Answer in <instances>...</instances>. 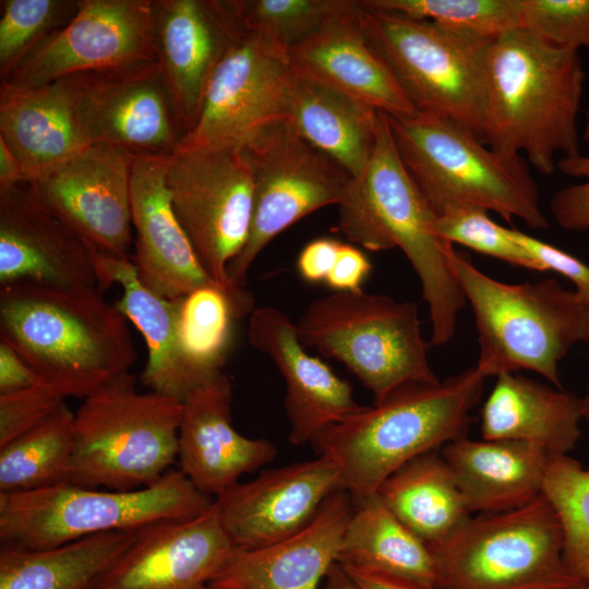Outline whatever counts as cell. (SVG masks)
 <instances>
[{
    "instance_id": "6da1fadb",
    "label": "cell",
    "mask_w": 589,
    "mask_h": 589,
    "mask_svg": "<svg viewBox=\"0 0 589 589\" xmlns=\"http://www.w3.org/2000/svg\"><path fill=\"white\" fill-rule=\"evenodd\" d=\"M578 50L518 27L490 39L485 55L483 142L508 156L526 154L541 173L555 155H580L577 118L585 84Z\"/></svg>"
},
{
    "instance_id": "7a4b0ae2",
    "label": "cell",
    "mask_w": 589,
    "mask_h": 589,
    "mask_svg": "<svg viewBox=\"0 0 589 589\" xmlns=\"http://www.w3.org/2000/svg\"><path fill=\"white\" fill-rule=\"evenodd\" d=\"M0 340L65 398H85L137 358L127 318L98 287L0 286Z\"/></svg>"
},
{
    "instance_id": "3957f363",
    "label": "cell",
    "mask_w": 589,
    "mask_h": 589,
    "mask_svg": "<svg viewBox=\"0 0 589 589\" xmlns=\"http://www.w3.org/2000/svg\"><path fill=\"white\" fill-rule=\"evenodd\" d=\"M338 211L339 229L348 240L370 251L404 252L429 306L430 344H446L466 303L449 262L453 244L435 235L436 213L405 167L383 111L369 163L351 179Z\"/></svg>"
},
{
    "instance_id": "277c9868",
    "label": "cell",
    "mask_w": 589,
    "mask_h": 589,
    "mask_svg": "<svg viewBox=\"0 0 589 589\" xmlns=\"http://www.w3.org/2000/svg\"><path fill=\"white\" fill-rule=\"evenodd\" d=\"M484 378L474 365L437 383L407 384L330 425L312 445L359 501L410 460L465 436Z\"/></svg>"
},
{
    "instance_id": "5b68a950",
    "label": "cell",
    "mask_w": 589,
    "mask_h": 589,
    "mask_svg": "<svg viewBox=\"0 0 589 589\" xmlns=\"http://www.w3.org/2000/svg\"><path fill=\"white\" fill-rule=\"evenodd\" d=\"M449 262L474 314L478 371L486 377L531 370L562 388L558 362L574 345L589 341V301L553 278L502 283L455 250Z\"/></svg>"
},
{
    "instance_id": "8992f818",
    "label": "cell",
    "mask_w": 589,
    "mask_h": 589,
    "mask_svg": "<svg viewBox=\"0 0 589 589\" xmlns=\"http://www.w3.org/2000/svg\"><path fill=\"white\" fill-rule=\"evenodd\" d=\"M387 118L405 167L436 215L472 205L507 221L519 218L529 228L548 226L537 183L519 155L498 153L443 117L414 111Z\"/></svg>"
},
{
    "instance_id": "52a82bcc",
    "label": "cell",
    "mask_w": 589,
    "mask_h": 589,
    "mask_svg": "<svg viewBox=\"0 0 589 589\" xmlns=\"http://www.w3.org/2000/svg\"><path fill=\"white\" fill-rule=\"evenodd\" d=\"M182 401L140 393L123 373L83 398L74 413L68 483L131 491L157 482L178 457Z\"/></svg>"
},
{
    "instance_id": "ba28073f",
    "label": "cell",
    "mask_w": 589,
    "mask_h": 589,
    "mask_svg": "<svg viewBox=\"0 0 589 589\" xmlns=\"http://www.w3.org/2000/svg\"><path fill=\"white\" fill-rule=\"evenodd\" d=\"M214 501L181 470L131 491L62 483L0 493V546L48 549L99 533L188 520L207 512Z\"/></svg>"
},
{
    "instance_id": "9c48e42d",
    "label": "cell",
    "mask_w": 589,
    "mask_h": 589,
    "mask_svg": "<svg viewBox=\"0 0 589 589\" xmlns=\"http://www.w3.org/2000/svg\"><path fill=\"white\" fill-rule=\"evenodd\" d=\"M297 326L304 346L347 366L374 402L407 384L440 382L412 301L335 291L310 302Z\"/></svg>"
},
{
    "instance_id": "30bf717a",
    "label": "cell",
    "mask_w": 589,
    "mask_h": 589,
    "mask_svg": "<svg viewBox=\"0 0 589 589\" xmlns=\"http://www.w3.org/2000/svg\"><path fill=\"white\" fill-rule=\"evenodd\" d=\"M358 19L368 43L416 111L449 119L483 142L490 39L376 9L363 0L358 1Z\"/></svg>"
},
{
    "instance_id": "8fae6325",
    "label": "cell",
    "mask_w": 589,
    "mask_h": 589,
    "mask_svg": "<svg viewBox=\"0 0 589 589\" xmlns=\"http://www.w3.org/2000/svg\"><path fill=\"white\" fill-rule=\"evenodd\" d=\"M437 589H533L586 584L567 569L561 521L543 494L525 506L471 515L426 544Z\"/></svg>"
},
{
    "instance_id": "7c38bea8",
    "label": "cell",
    "mask_w": 589,
    "mask_h": 589,
    "mask_svg": "<svg viewBox=\"0 0 589 589\" xmlns=\"http://www.w3.org/2000/svg\"><path fill=\"white\" fill-rule=\"evenodd\" d=\"M242 147L253 175V212L245 245L227 271L233 288H244L252 264L276 236L322 207L338 206L352 179L286 119L261 125Z\"/></svg>"
},
{
    "instance_id": "4fadbf2b",
    "label": "cell",
    "mask_w": 589,
    "mask_h": 589,
    "mask_svg": "<svg viewBox=\"0 0 589 589\" xmlns=\"http://www.w3.org/2000/svg\"><path fill=\"white\" fill-rule=\"evenodd\" d=\"M166 183L173 212L207 274L233 288L230 263L248 240L253 212V175L242 144L177 148Z\"/></svg>"
},
{
    "instance_id": "5bb4252c",
    "label": "cell",
    "mask_w": 589,
    "mask_h": 589,
    "mask_svg": "<svg viewBox=\"0 0 589 589\" xmlns=\"http://www.w3.org/2000/svg\"><path fill=\"white\" fill-rule=\"evenodd\" d=\"M151 3L80 0L71 22L0 75V86L32 88L74 74L158 61Z\"/></svg>"
},
{
    "instance_id": "9a60e30c",
    "label": "cell",
    "mask_w": 589,
    "mask_h": 589,
    "mask_svg": "<svg viewBox=\"0 0 589 589\" xmlns=\"http://www.w3.org/2000/svg\"><path fill=\"white\" fill-rule=\"evenodd\" d=\"M86 142L170 157L185 131L158 61L71 75Z\"/></svg>"
},
{
    "instance_id": "2e32d148",
    "label": "cell",
    "mask_w": 589,
    "mask_h": 589,
    "mask_svg": "<svg viewBox=\"0 0 589 589\" xmlns=\"http://www.w3.org/2000/svg\"><path fill=\"white\" fill-rule=\"evenodd\" d=\"M130 153L91 144L31 184L47 206L95 251L132 259Z\"/></svg>"
},
{
    "instance_id": "e0dca14e",
    "label": "cell",
    "mask_w": 589,
    "mask_h": 589,
    "mask_svg": "<svg viewBox=\"0 0 589 589\" xmlns=\"http://www.w3.org/2000/svg\"><path fill=\"white\" fill-rule=\"evenodd\" d=\"M288 58L244 29L206 87L194 129L178 148L242 144L261 125L284 119Z\"/></svg>"
},
{
    "instance_id": "ac0fdd59",
    "label": "cell",
    "mask_w": 589,
    "mask_h": 589,
    "mask_svg": "<svg viewBox=\"0 0 589 589\" xmlns=\"http://www.w3.org/2000/svg\"><path fill=\"white\" fill-rule=\"evenodd\" d=\"M158 62L185 135L217 65L244 32L233 0H152Z\"/></svg>"
},
{
    "instance_id": "d6986e66",
    "label": "cell",
    "mask_w": 589,
    "mask_h": 589,
    "mask_svg": "<svg viewBox=\"0 0 589 589\" xmlns=\"http://www.w3.org/2000/svg\"><path fill=\"white\" fill-rule=\"evenodd\" d=\"M344 490L324 455L261 473L215 497L220 524L236 549H259L303 528L333 493Z\"/></svg>"
},
{
    "instance_id": "ffe728a7",
    "label": "cell",
    "mask_w": 589,
    "mask_h": 589,
    "mask_svg": "<svg viewBox=\"0 0 589 589\" xmlns=\"http://www.w3.org/2000/svg\"><path fill=\"white\" fill-rule=\"evenodd\" d=\"M98 287L93 249L31 183L0 190V286Z\"/></svg>"
},
{
    "instance_id": "44dd1931",
    "label": "cell",
    "mask_w": 589,
    "mask_h": 589,
    "mask_svg": "<svg viewBox=\"0 0 589 589\" xmlns=\"http://www.w3.org/2000/svg\"><path fill=\"white\" fill-rule=\"evenodd\" d=\"M232 550L214 501L195 518L139 529L96 589H197L212 581Z\"/></svg>"
},
{
    "instance_id": "7402d4cb",
    "label": "cell",
    "mask_w": 589,
    "mask_h": 589,
    "mask_svg": "<svg viewBox=\"0 0 589 589\" xmlns=\"http://www.w3.org/2000/svg\"><path fill=\"white\" fill-rule=\"evenodd\" d=\"M248 337L253 348L274 362L285 381L292 445L312 444L327 428L362 408L349 383L305 350L297 323L286 313L267 305L253 310Z\"/></svg>"
},
{
    "instance_id": "603a6c76",
    "label": "cell",
    "mask_w": 589,
    "mask_h": 589,
    "mask_svg": "<svg viewBox=\"0 0 589 589\" xmlns=\"http://www.w3.org/2000/svg\"><path fill=\"white\" fill-rule=\"evenodd\" d=\"M276 455L272 442L245 437L233 428L232 384L224 372L182 401L177 458L203 493L217 497Z\"/></svg>"
},
{
    "instance_id": "cb8c5ba5",
    "label": "cell",
    "mask_w": 589,
    "mask_h": 589,
    "mask_svg": "<svg viewBox=\"0 0 589 589\" xmlns=\"http://www.w3.org/2000/svg\"><path fill=\"white\" fill-rule=\"evenodd\" d=\"M168 159L134 157L132 261L145 286L164 298L178 299L203 287L220 286L204 269L173 212L166 183Z\"/></svg>"
},
{
    "instance_id": "d4e9b609",
    "label": "cell",
    "mask_w": 589,
    "mask_h": 589,
    "mask_svg": "<svg viewBox=\"0 0 589 589\" xmlns=\"http://www.w3.org/2000/svg\"><path fill=\"white\" fill-rule=\"evenodd\" d=\"M352 510L347 491L333 493L293 534L259 549L233 548L208 584L226 589H317L337 563Z\"/></svg>"
},
{
    "instance_id": "484cf974",
    "label": "cell",
    "mask_w": 589,
    "mask_h": 589,
    "mask_svg": "<svg viewBox=\"0 0 589 589\" xmlns=\"http://www.w3.org/2000/svg\"><path fill=\"white\" fill-rule=\"evenodd\" d=\"M290 65L388 116L416 110L394 74L368 43L358 1L329 17L288 52Z\"/></svg>"
},
{
    "instance_id": "4316f807",
    "label": "cell",
    "mask_w": 589,
    "mask_h": 589,
    "mask_svg": "<svg viewBox=\"0 0 589 589\" xmlns=\"http://www.w3.org/2000/svg\"><path fill=\"white\" fill-rule=\"evenodd\" d=\"M0 137L20 159L28 183L87 147L72 76L32 88L0 86Z\"/></svg>"
},
{
    "instance_id": "83f0119b",
    "label": "cell",
    "mask_w": 589,
    "mask_h": 589,
    "mask_svg": "<svg viewBox=\"0 0 589 589\" xmlns=\"http://www.w3.org/2000/svg\"><path fill=\"white\" fill-rule=\"evenodd\" d=\"M442 450L472 515L515 509L539 497L553 457L533 444L467 435Z\"/></svg>"
},
{
    "instance_id": "f1b7e54d",
    "label": "cell",
    "mask_w": 589,
    "mask_h": 589,
    "mask_svg": "<svg viewBox=\"0 0 589 589\" xmlns=\"http://www.w3.org/2000/svg\"><path fill=\"white\" fill-rule=\"evenodd\" d=\"M93 263L100 290L113 284L122 288L113 304L145 339L148 358L142 373L143 384L151 392L183 401L196 385L176 334L180 298H164L145 286L132 259L110 256L93 249Z\"/></svg>"
},
{
    "instance_id": "f546056e",
    "label": "cell",
    "mask_w": 589,
    "mask_h": 589,
    "mask_svg": "<svg viewBox=\"0 0 589 589\" xmlns=\"http://www.w3.org/2000/svg\"><path fill=\"white\" fill-rule=\"evenodd\" d=\"M378 111L291 67L284 119L353 179L363 173L371 157Z\"/></svg>"
},
{
    "instance_id": "4dcf8cb0",
    "label": "cell",
    "mask_w": 589,
    "mask_h": 589,
    "mask_svg": "<svg viewBox=\"0 0 589 589\" xmlns=\"http://www.w3.org/2000/svg\"><path fill=\"white\" fill-rule=\"evenodd\" d=\"M581 398L516 373L496 376L481 410L483 440L533 444L551 456L567 455L581 431Z\"/></svg>"
},
{
    "instance_id": "1f68e13d",
    "label": "cell",
    "mask_w": 589,
    "mask_h": 589,
    "mask_svg": "<svg viewBox=\"0 0 589 589\" xmlns=\"http://www.w3.org/2000/svg\"><path fill=\"white\" fill-rule=\"evenodd\" d=\"M136 533L112 531L38 550L0 546V589H96Z\"/></svg>"
},
{
    "instance_id": "d6a6232c",
    "label": "cell",
    "mask_w": 589,
    "mask_h": 589,
    "mask_svg": "<svg viewBox=\"0 0 589 589\" xmlns=\"http://www.w3.org/2000/svg\"><path fill=\"white\" fill-rule=\"evenodd\" d=\"M376 493L385 506L426 544L445 538L472 515L452 470L435 450L400 467Z\"/></svg>"
},
{
    "instance_id": "836d02e7",
    "label": "cell",
    "mask_w": 589,
    "mask_h": 589,
    "mask_svg": "<svg viewBox=\"0 0 589 589\" xmlns=\"http://www.w3.org/2000/svg\"><path fill=\"white\" fill-rule=\"evenodd\" d=\"M337 563L435 587V565L426 543L385 506L377 493L353 502Z\"/></svg>"
},
{
    "instance_id": "e575fe53",
    "label": "cell",
    "mask_w": 589,
    "mask_h": 589,
    "mask_svg": "<svg viewBox=\"0 0 589 589\" xmlns=\"http://www.w3.org/2000/svg\"><path fill=\"white\" fill-rule=\"evenodd\" d=\"M253 311L245 289L203 287L179 299L176 334L196 388L223 373L233 324Z\"/></svg>"
},
{
    "instance_id": "d590c367",
    "label": "cell",
    "mask_w": 589,
    "mask_h": 589,
    "mask_svg": "<svg viewBox=\"0 0 589 589\" xmlns=\"http://www.w3.org/2000/svg\"><path fill=\"white\" fill-rule=\"evenodd\" d=\"M74 412L64 402L45 421L0 447V493L68 483Z\"/></svg>"
},
{
    "instance_id": "8d00e7d4",
    "label": "cell",
    "mask_w": 589,
    "mask_h": 589,
    "mask_svg": "<svg viewBox=\"0 0 589 589\" xmlns=\"http://www.w3.org/2000/svg\"><path fill=\"white\" fill-rule=\"evenodd\" d=\"M542 494L554 508L563 529V557L569 573L589 581V467L568 455L553 456Z\"/></svg>"
},
{
    "instance_id": "74e56055",
    "label": "cell",
    "mask_w": 589,
    "mask_h": 589,
    "mask_svg": "<svg viewBox=\"0 0 589 589\" xmlns=\"http://www.w3.org/2000/svg\"><path fill=\"white\" fill-rule=\"evenodd\" d=\"M352 0H233L244 29L288 58L289 50Z\"/></svg>"
},
{
    "instance_id": "f35d334b",
    "label": "cell",
    "mask_w": 589,
    "mask_h": 589,
    "mask_svg": "<svg viewBox=\"0 0 589 589\" xmlns=\"http://www.w3.org/2000/svg\"><path fill=\"white\" fill-rule=\"evenodd\" d=\"M370 7L491 39L524 27L520 0H363Z\"/></svg>"
},
{
    "instance_id": "ab89813d",
    "label": "cell",
    "mask_w": 589,
    "mask_h": 589,
    "mask_svg": "<svg viewBox=\"0 0 589 589\" xmlns=\"http://www.w3.org/2000/svg\"><path fill=\"white\" fill-rule=\"evenodd\" d=\"M0 75L75 16L80 0H1Z\"/></svg>"
},
{
    "instance_id": "60d3db41",
    "label": "cell",
    "mask_w": 589,
    "mask_h": 589,
    "mask_svg": "<svg viewBox=\"0 0 589 589\" xmlns=\"http://www.w3.org/2000/svg\"><path fill=\"white\" fill-rule=\"evenodd\" d=\"M433 230L452 244H462L513 266L544 272L541 264L513 239L508 228L493 221L482 207H448L436 215Z\"/></svg>"
},
{
    "instance_id": "b9f144b4",
    "label": "cell",
    "mask_w": 589,
    "mask_h": 589,
    "mask_svg": "<svg viewBox=\"0 0 589 589\" xmlns=\"http://www.w3.org/2000/svg\"><path fill=\"white\" fill-rule=\"evenodd\" d=\"M524 27L568 49L589 50V0H520Z\"/></svg>"
},
{
    "instance_id": "7bdbcfd3",
    "label": "cell",
    "mask_w": 589,
    "mask_h": 589,
    "mask_svg": "<svg viewBox=\"0 0 589 589\" xmlns=\"http://www.w3.org/2000/svg\"><path fill=\"white\" fill-rule=\"evenodd\" d=\"M64 398L47 383L0 394V447L45 421Z\"/></svg>"
},
{
    "instance_id": "ee69618b",
    "label": "cell",
    "mask_w": 589,
    "mask_h": 589,
    "mask_svg": "<svg viewBox=\"0 0 589 589\" xmlns=\"http://www.w3.org/2000/svg\"><path fill=\"white\" fill-rule=\"evenodd\" d=\"M556 168L564 175L582 178L584 182L558 190L551 201V213L564 229H589V155L563 157Z\"/></svg>"
},
{
    "instance_id": "f6af8a7d",
    "label": "cell",
    "mask_w": 589,
    "mask_h": 589,
    "mask_svg": "<svg viewBox=\"0 0 589 589\" xmlns=\"http://www.w3.org/2000/svg\"><path fill=\"white\" fill-rule=\"evenodd\" d=\"M508 230L513 239L541 264L543 271H554L567 277L575 284L576 291L589 301V266L587 264L516 228H508Z\"/></svg>"
},
{
    "instance_id": "bcb514c9",
    "label": "cell",
    "mask_w": 589,
    "mask_h": 589,
    "mask_svg": "<svg viewBox=\"0 0 589 589\" xmlns=\"http://www.w3.org/2000/svg\"><path fill=\"white\" fill-rule=\"evenodd\" d=\"M371 269L372 264L361 250L341 243L325 284L335 291H359Z\"/></svg>"
},
{
    "instance_id": "7dc6e473",
    "label": "cell",
    "mask_w": 589,
    "mask_h": 589,
    "mask_svg": "<svg viewBox=\"0 0 589 589\" xmlns=\"http://www.w3.org/2000/svg\"><path fill=\"white\" fill-rule=\"evenodd\" d=\"M341 243L333 238H318L305 244L297 259L301 278L310 284L325 283Z\"/></svg>"
},
{
    "instance_id": "c3c4849f",
    "label": "cell",
    "mask_w": 589,
    "mask_h": 589,
    "mask_svg": "<svg viewBox=\"0 0 589 589\" xmlns=\"http://www.w3.org/2000/svg\"><path fill=\"white\" fill-rule=\"evenodd\" d=\"M45 383L25 360L5 341L0 340V394Z\"/></svg>"
},
{
    "instance_id": "681fc988",
    "label": "cell",
    "mask_w": 589,
    "mask_h": 589,
    "mask_svg": "<svg viewBox=\"0 0 589 589\" xmlns=\"http://www.w3.org/2000/svg\"><path fill=\"white\" fill-rule=\"evenodd\" d=\"M342 568L359 589H437L434 586L423 585L374 569L360 567Z\"/></svg>"
},
{
    "instance_id": "f907efd6",
    "label": "cell",
    "mask_w": 589,
    "mask_h": 589,
    "mask_svg": "<svg viewBox=\"0 0 589 589\" xmlns=\"http://www.w3.org/2000/svg\"><path fill=\"white\" fill-rule=\"evenodd\" d=\"M28 183L26 172L17 156L0 137V190Z\"/></svg>"
},
{
    "instance_id": "816d5d0a",
    "label": "cell",
    "mask_w": 589,
    "mask_h": 589,
    "mask_svg": "<svg viewBox=\"0 0 589 589\" xmlns=\"http://www.w3.org/2000/svg\"><path fill=\"white\" fill-rule=\"evenodd\" d=\"M324 589H359L346 570L335 563L324 579Z\"/></svg>"
},
{
    "instance_id": "f5cc1de1",
    "label": "cell",
    "mask_w": 589,
    "mask_h": 589,
    "mask_svg": "<svg viewBox=\"0 0 589 589\" xmlns=\"http://www.w3.org/2000/svg\"><path fill=\"white\" fill-rule=\"evenodd\" d=\"M582 417L589 420V394L581 398Z\"/></svg>"
},
{
    "instance_id": "db71d44e",
    "label": "cell",
    "mask_w": 589,
    "mask_h": 589,
    "mask_svg": "<svg viewBox=\"0 0 589 589\" xmlns=\"http://www.w3.org/2000/svg\"><path fill=\"white\" fill-rule=\"evenodd\" d=\"M585 584L574 585V586H551V587H542V588H533V589H579Z\"/></svg>"
},
{
    "instance_id": "11a10c76",
    "label": "cell",
    "mask_w": 589,
    "mask_h": 589,
    "mask_svg": "<svg viewBox=\"0 0 589 589\" xmlns=\"http://www.w3.org/2000/svg\"><path fill=\"white\" fill-rule=\"evenodd\" d=\"M584 139L589 142V110L587 112V119L585 124V131H584Z\"/></svg>"
},
{
    "instance_id": "9f6ffc18",
    "label": "cell",
    "mask_w": 589,
    "mask_h": 589,
    "mask_svg": "<svg viewBox=\"0 0 589 589\" xmlns=\"http://www.w3.org/2000/svg\"><path fill=\"white\" fill-rule=\"evenodd\" d=\"M197 589H226V588H221V587H217V586H214V585H211V584H206V585L201 586Z\"/></svg>"
},
{
    "instance_id": "6f0895ef",
    "label": "cell",
    "mask_w": 589,
    "mask_h": 589,
    "mask_svg": "<svg viewBox=\"0 0 589 589\" xmlns=\"http://www.w3.org/2000/svg\"><path fill=\"white\" fill-rule=\"evenodd\" d=\"M585 589H589V581L586 582V588Z\"/></svg>"
},
{
    "instance_id": "680465c9",
    "label": "cell",
    "mask_w": 589,
    "mask_h": 589,
    "mask_svg": "<svg viewBox=\"0 0 589 589\" xmlns=\"http://www.w3.org/2000/svg\"><path fill=\"white\" fill-rule=\"evenodd\" d=\"M586 588V584L584 586H581L579 589H585Z\"/></svg>"
}]
</instances>
